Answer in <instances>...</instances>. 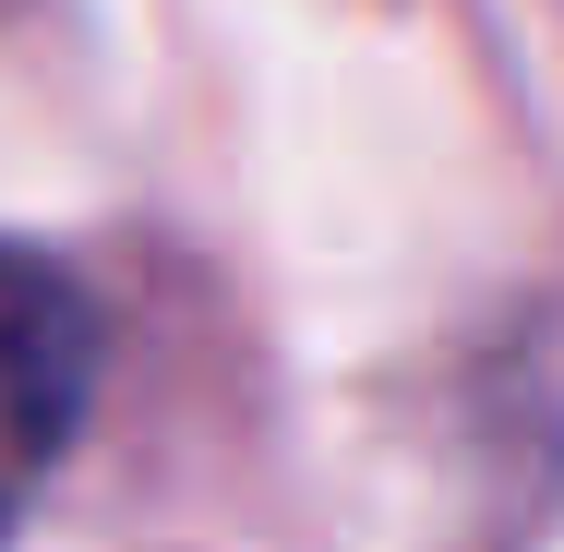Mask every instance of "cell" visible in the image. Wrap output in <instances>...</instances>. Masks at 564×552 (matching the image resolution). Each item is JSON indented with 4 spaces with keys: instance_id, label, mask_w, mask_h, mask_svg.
Returning <instances> with one entry per match:
<instances>
[{
    "instance_id": "cell-1",
    "label": "cell",
    "mask_w": 564,
    "mask_h": 552,
    "mask_svg": "<svg viewBox=\"0 0 564 552\" xmlns=\"http://www.w3.org/2000/svg\"><path fill=\"white\" fill-rule=\"evenodd\" d=\"M97 301L61 252L0 240V529L61 480V456L85 444L97 409Z\"/></svg>"
}]
</instances>
